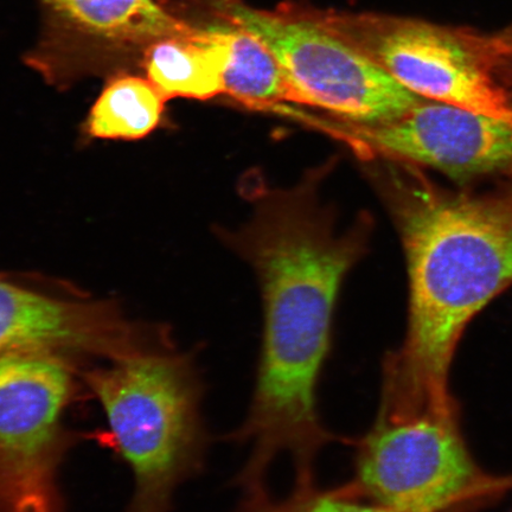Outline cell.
Instances as JSON below:
<instances>
[{
	"label": "cell",
	"mask_w": 512,
	"mask_h": 512,
	"mask_svg": "<svg viewBox=\"0 0 512 512\" xmlns=\"http://www.w3.org/2000/svg\"><path fill=\"white\" fill-rule=\"evenodd\" d=\"M213 14L266 44L283 68L296 104L315 106L361 125L390 123L421 101L320 15L264 11L209 0Z\"/></svg>",
	"instance_id": "cell-5"
},
{
	"label": "cell",
	"mask_w": 512,
	"mask_h": 512,
	"mask_svg": "<svg viewBox=\"0 0 512 512\" xmlns=\"http://www.w3.org/2000/svg\"><path fill=\"white\" fill-rule=\"evenodd\" d=\"M234 512H395L367 499L350 494L344 486L323 489L317 484L293 486L285 498L271 494L270 488L243 491Z\"/></svg>",
	"instance_id": "cell-14"
},
{
	"label": "cell",
	"mask_w": 512,
	"mask_h": 512,
	"mask_svg": "<svg viewBox=\"0 0 512 512\" xmlns=\"http://www.w3.org/2000/svg\"><path fill=\"white\" fill-rule=\"evenodd\" d=\"M401 228L408 326L383 358L380 407L396 415L457 413L448 383L460 339L512 285V209L425 192L402 208Z\"/></svg>",
	"instance_id": "cell-2"
},
{
	"label": "cell",
	"mask_w": 512,
	"mask_h": 512,
	"mask_svg": "<svg viewBox=\"0 0 512 512\" xmlns=\"http://www.w3.org/2000/svg\"><path fill=\"white\" fill-rule=\"evenodd\" d=\"M216 22L227 46L223 94L253 110H270L280 102H293L284 70L266 44L226 19Z\"/></svg>",
	"instance_id": "cell-12"
},
{
	"label": "cell",
	"mask_w": 512,
	"mask_h": 512,
	"mask_svg": "<svg viewBox=\"0 0 512 512\" xmlns=\"http://www.w3.org/2000/svg\"><path fill=\"white\" fill-rule=\"evenodd\" d=\"M361 151L431 166L454 178L488 174L512 163V127L443 102H422L390 123L342 131Z\"/></svg>",
	"instance_id": "cell-10"
},
{
	"label": "cell",
	"mask_w": 512,
	"mask_h": 512,
	"mask_svg": "<svg viewBox=\"0 0 512 512\" xmlns=\"http://www.w3.org/2000/svg\"><path fill=\"white\" fill-rule=\"evenodd\" d=\"M510 512H512V510Z\"/></svg>",
	"instance_id": "cell-15"
},
{
	"label": "cell",
	"mask_w": 512,
	"mask_h": 512,
	"mask_svg": "<svg viewBox=\"0 0 512 512\" xmlns=\"http://www.w3.org/2000/svg\"><path fill=\"white\" fill-rule=\"evenodd\" d=\"M184 21L190 24L187 32L165 37L146 50L142 70L166 100L213 99L223 94V32L216 21Z\"/></svg>",
	"instance_id": "cell-11"
},
{
	"label": "cell",
	"mask_w": 512,
	"mask_h": 512,
	"mask_svg": "<svg viewBox=\"0 0 512 512\" xmlns=\"http://www.w3.org/2000/svg\"><path fill=\"white\" fill-rule=\"evenodd\" d=\"M158 325L136 322L111 300L50 294L0 277V357L55 352L111 361L156 347Z\"/></svg>",
	"instance_id": "cell-9"
},
{
	"label": "cell",
	"mask_w": 512,
	"mask_h": 512,
	"mask_svg": "<svg viewBox=\"0 0 512 512\" xmlns=\"http://www.w3.org/2000/svg\"><path fill=\"white\" fill-rule=\"evenodd\" d=\"M354 447L344 489L395 512H477L512 490V475H492L472 457L459 413L376 415Z\"/></svg>",
	"instance_id": "cell-4"
},
{
	"label": "cell",
	"mask_w": 512,
	"mask_h": 512,
	"mask_svg": "<svg viewBox=\"0 0 512 512\" xmlns=\"http://www.w3.org/2000/svg\"><path fill=\"white\" fill-rule=\"evenodd\" d=\"M319 15L408 91L512 127V102L456 36L407 19Z\"/></svg>",
	"instance_id": "cell-8"
},
{
	"label": "cell",
	"mask_w": 512,
	"mask_h": 512,
	"mask_svg": "<svg viewBox=\"0 0 512 512\" xmlns=\"http://www.w3.org/2000/svg\"><path fill=\"white\" fill-rule=\"evenodd\" d=\"M80 363L55 352L0 357V512H66L60 470Z\"/></svg>",
	"instance_id": "cell-6"
},
{
	"label": "cell",
	"mask_w": 512,
	"mask_h": 512,
	"mask_svg": "<svg viewBox=\"0 0 512 512\" xmlns=\"http://www.w3.org/2000/svg\"><path fill=\"white\" fill-rule=\"evenodd\" d=\"M104 362L82 367L80 377L132 471L133 495L125 512H170L178 486L206 465V386L196 352L175 345Z\"/></svg>",
	"instance_id": "cell-3"
},
{
	"label": "cell",
	"mask_w": 512,
	"mask_h": 512,
	"mask_svg": "<svg viewBox=\"0 0 512 512\" xmlns=\"http://www.w3.org/2000/svg\"><path fill=\"white\" fill-rule=\"evenodd\" d=\"M360 249L304 200L279 198L253 229L252 258L264 298V335L247 416L229 440L249 454L234 483L267 485L275 460L290 456L294 483L317 482L320 453L351 444L325 426L318 390L332 348L339 288Z\"/></svg>",
	"instance_id": "cell-1"
},
{
	"label": "cell",
	"mask_w": 512,
	"mask_h": 512,
	"mask_svg": "<svg viewBox=\"0 0 512 512\" xmlns=\"http://www.w3.org/2000/svg\"><path fill=\"white\" fill-rule=\"evenodd\" d=\"M166 101L149 79L114 74L88 114L85 133L102 140L143 139L163 123Z\"/></svg>",
	"instance_id": "cell-13"
},
{
	"label": "cell",
	"mask_w": 512,
	"mask_h": 512,
	"mask_svg": "<svg viewBox=\"0 0 512 512\" xmlns=\"http://www.w3.org/2000/svg\"><path fill=\"white\" fill-rule=\"evenodd\" d=\"M42 29L24 60L49 85L142 69L152 44L182 35L188 22L158 0H38Z\"/></svg>",
	"instance_id": "cell-7"
}]
</instances>
